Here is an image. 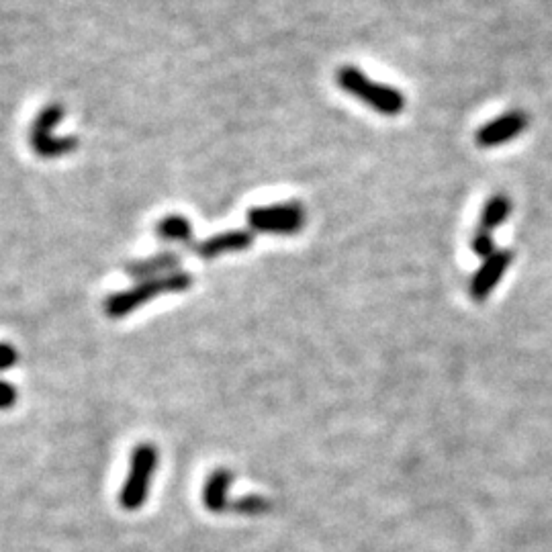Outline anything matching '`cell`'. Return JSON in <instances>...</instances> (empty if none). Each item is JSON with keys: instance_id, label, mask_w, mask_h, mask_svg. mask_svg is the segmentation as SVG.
I'll list each match as a JSON object with an SVG mask.
<instances>
[{"instance_id": "cell-1", "label": "cell", "mask_w": 552, "mask_h": 552, "mask_svg": "<svg viewBox=\"0 0 552 552\" xmlns=\"http://www.w3.org/2000/svg\"><path fill=\"white\" fill-rule=\"evenodd\" d=\"M336 82L348 95L385 117H397L405 111V95L401 90L393 88L391 84L368 78L356 66L338 68Z\"/></svg>"}, {"instance_id": "cell-2", "label": "cell", "mask_w": 552, "mask_h": 552, "mask_svg": "<svg viewBox=\"0 0 552 552\" xmlns=\"http://www.w3.org/2000/svg\"><path fill=\"white\" fill-rule=\"evenodd\" d=\"M191 287H193V274L178 270V272L160 276V279H150V281L135 283L127 291L113 293L111 297H107V301H105L103 307H105V313L109 317L121 319V317L129 315L131 311L140 309L146 303L154 301L156 297L170 295V293H182V291H189Z\"/></svg>"}, {"instance_id": "cell-3", "label": "cell", "mask_w": 552, "mask_h": 552, "mask_svg": "<svg viewBox=\"0 0 552 552\" xmlns=\"http://www.w3.org/2000/svg\"><path fill=\"white\" fill-rule=\"evenodd\" d=\"M158 460H160V452L150 442L137 444L133 448L131 460H129V473L119 493V505L125 512L140 510L148 501L152 477L158 471Z\"/></svg>"}, {"instance_id": "cell-4", "label": "cell", "mask_w": 552, "mask_h": 552, "mask_svg": "<svg viewBox=\"0 0 552 552\" xmlns=\"http://www.w3.org/2000/svg\"><path fill=\"white\" fill-rule=\"evenodd\" d=\"M252 232L270 236H295L305 227V209L297 201L254 207L246 215Z\"/></svg>"}, {"instance_id": "cell-5", "label": "cell", "mask_w": 552, "mask_h": 552, "mask_svg": "<svg viewBox=\"0 0 552 552\" xmlns=\"http://www.w3.org/2000/svg\"><path fill=\"white\" fill-rule=\"evenodd\" d=\"M64 119L62 105H48L39 111L31 125L29 142L37 156L41 158H60L78 148L76 137H54V127Z\"/></svg>"}, {"instance_id": "cell-6", "label": "cell", "mask_w": 552, "mask_h": 552, "mask_svg": "<svg viewBox=\"0 0 552 552\" xmlns=\"http://www.w3.org/2000/svg\"><path fill=\"white\" fill-rule=\"evenodd\" d=\"M528 125H530V115L526 111L522 109L508 111L481 125L475 133V144L485 150L505 146L508 142L516 140V137H520L528 129Z\"/></svg>"}, {"instance_id": "cell-7", "label": "cell", "mask_w": 552, "mask_h": 552, "mask_svg": "<svg viewBox=\"0 0 552 552\" xmlns=\"http://www.w3.org/2000/svg\"><path fill=\"white\" fill-rule=\"evenodd\" d=\"M512 262H514V252L510 248H501L487 260H483L479 270L473 274V281L469 287L473 301H477V303L487 301V297L499 285V281L503 279V274L508 272Z\"/></svg>"}, {"instance_id": "cell-8", "label": "cell", "mask_w": 552, "mask_h": 552, "mask_svg": "<svg viewBox=\"0 0 552 552\" xmlns=\"http://www.w3.org/2000/svg\"><path fill=\"white\" fill-rule=\"evenodd\" d=\"M254 244V232L252 229H227V232H219L209 236L207 240L199 242L195 246V254L203 260H211L223 254H236L244 252Z\"/></svg>"}, {"instance_id": "cell-9", "label": "cell", "mask_w": 552, "mask_h": 552, "mask_svg": "<svg viewBox=\"0 0 552 552\" xmlns=\"http://www.w3.org/2000/svg\"><path fill=\"white\" fill-rule=\"evenodd\" d=\"M180 266V256L174 252H162L146 260H135L125 266V272L135 281H150V279H160V276L178 272Z\"/></svg>"}, {"instance_id": "cell-10", "label": "cell", "mask_w": 552, "mask_h": 552, "mask_svg": "<svg viewBox=\"0 0 552 552\" xmlns=\"http://www.w3.org/2000/svg\"><path fill=\"white\" fill-rule=\"evenodd\" d=\"M234 483V473L217 469L209 475L203 487V503L211 514H223L229 508V487Z\"/></svg>"}, {"instance_id": "cell-11", "label": "cell", "mask_w": 552, "mask_h": 552, "mask_svg": "<svg viewBox=\"0 0 552 552\" xmlns=\"http://www.w3.org/2000/svg\"><path fill=\"white\" fill-rule=\"evenodd\" d=\"M154 232L162 242H176V244H191L193 242V223L189 217H184L180 213L164 215L156 223Z\"/></svg>"}, {"instance_id": "cell-12", "label": "cell", "mask_w": 552, "mask_h": 552, "mask_svg": "<svg viewBox=\"0 0 552 552\" xmlns=\"http://www.w3.org/2000/svg\"><path fill=\"white\" fill-rule=\"evenodd\" d=\"M512 199L510 195L505 193H495L491 195L483 209H481V217H479V229H483V232H493V229L501 227L505 221H508L510 213H512Z\"/></svg>"}, {"instance_id": "cell-13", "label": "cell", "mask_w": 552, "mask_h": 552, "mask_svg": "<svg viewBox=\"0 0 552 552\" xmlns=\"http://www.w3.org/2000/svg\"><path fill=\"white\" fill-rule=\"evenodd\" d=\"M232 508L236 510V514H242V516H262L270 510V501L262 495H256V493H248L244 495L242 499H238Z\"/></svg>"}, {"instance_id": "cell-14", "label": "cell", "mask_w": 552, "mask_h": 552, "mask_svg": "<svg viewBox=\"0 0 552 552\" xmlns=\"http://www.w3.org/2000/svg\"><path fill=\"white\" fill-rule=\"evenodd\" d=\"M471 248H473V254L479 256L481 260H487L489 256H493L499 250V248H495L493 236L489 232H483V229H479V227L471 238Z\"/></svg>"}, {"instance_id": "cell-15", "label": "cell", "mask_w": 552, "mask_h": 552, "mask_svg": "<svg viewBox=\"0 0 552 552\" xmlns=\"http://www.w3.org/2000/svg\"><path fill=\"white\" fill-rule=\"evenodd\" d=\"M19 362V352L13 344L9 342H0V373L11 371Z\"/></svg>"}, {"instance_id": "cell-16", "label": "cell", "mask_w": 552, "mask_h": 552, "mask_svg": "<svg viewBox=\"0 0 552 552\" xmlns=\"http://www.w3.org/2000/svg\"><path fill=\"white\" fill-rule=\"evenodd\" d=\"M19 399V391L13 383L0 379V411H7L11 407H15Z\"/></svg>"}]
</instances>
